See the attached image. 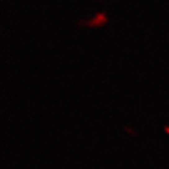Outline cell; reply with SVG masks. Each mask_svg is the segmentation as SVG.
Wrapping results in <instances>:
<instances>
[{"instance_id": "obj_1", "label": "cell", "mask_w": 169, "mask_h": 169, "mask_svg": "<svg viewBox=\"0 0 169 169\" xmlns=\"http://www.w3.org/2000/svg\"><path fill=\"white\" fill-rule=\"evenodd\" d=\"M107 23H108V18L105 16V14L104 13H99V14L95 15V18L92 21L88 23V25L89 26H102V25H104Z\"/></svg>"}]
</instances>
